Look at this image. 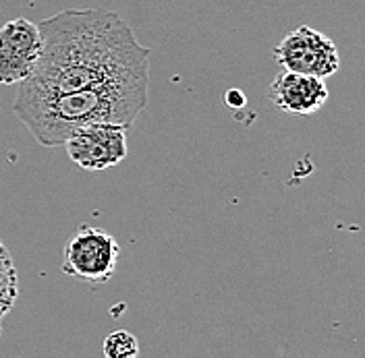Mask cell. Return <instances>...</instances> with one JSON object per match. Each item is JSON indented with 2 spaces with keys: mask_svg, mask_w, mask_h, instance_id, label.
<instances>
[{
  "mask_svg": "<svg viewBox=\"0 0 365 358\" xmlns=\"http://www.w3.org/2000/svg\"><path fill=\"white\" fill-rule=\"evenodd\" d=\"M268 98L278 110L305 116V114L318 112L328 102L330 93L322 77L284 70L270 83Z\"/></svg>",
  "mask_w": 365,
  "mask_h": 358,
  "instance_id": "cell-7",
  "label": "cell"
},
{
  "mask_svg": "<svg viewBox=\"0 0 365 358\" xmlns=\"http://www.w3.org/2000/svg\"><path fill=\"white\" fill-rule=\"evenodd\" d=\"M104 354L108 358H133L139 354V342L133 334L118 330L104 339Z\"/></svg>",
  "mask_w": 365,
  "mask_h": 358,
  "instance_id": "cell-9",
  "label": "cell"
},
{
  "mask_svg": "<svg viewBox=\"0 0 365 358\" xmlns=\"http://www.w3.org/2000/svg\"><path fill=\"white\" fill-rule=\"evenodd\" d=\"M120 245L102 228L81 224L63 251V271L91 286H102L114 275Z\"/></svg>",
  "mask_w": 365,
  "mask_h": 358,
  "instance_id": "cell-3",
  "label": "cell"
},
{
  "mask_svg": "<svg viewBox=\"0 0 365 358\" xmlns=\"http://www.w3.org/2000/svg\"><path fill=\"white\" fill-rule=\"evenodd\" d=\"M274 58L284 70L322 79L341 68V54L334 40L309 25H301L287 33L274 48Z\"/></svg>",
  "mask_w": 365,
  "mask_h": 358,
  "instance_id": "cell-4",
  "label": "cell"
},
{
  "mask_svg": "<svg viewBox=\"0 0 365 358\" xmlns=\"http://www.w3.org/2000/svg\"><path fill=\"white\" fill-rule=\"evenodd\" d=\"M127 131L125 125H91L83 127L63 143L71 162L79 168L100 172L120 164L127 157Z\"/></svg>",
  "mask_w": 365,
  "mask_h": 358,
  "instance_id": "cell-5",
  "label": "cell"
},
{
  "mask_svg": "<svg viewBox=\"0 0 365 358\" xmlns=\"http://www.w3.org/2000/svg\"><path fill=\"white\" fill-rule=\"evenodd\" d=\"M148 81L150 73H135L58 95H15L13 112L40 145L56 147L75 131L91 125L133 127L148 104Z\"/></svg>",
  "mask_w": 365,
  "mask_h": 358,
  "instance_id": "cell-2",
  "label": "cell"
},
{
  "mask_svg": "<svg viewBox=\"0 0 365 358\" xmlns=\"http://www.w3.org/2000/svg\"><path fill=\"white\" fill-rule=\"evenodd\" d=\"M38 27L42 54L29 79L19 83L17 95H58L125 75L150 73L152 48L139 44L129 23L114 11L67 9Z\"/></svg>",
  "mask_w": 365,
  "mask_h": 358,
  "instance_id": "cell-1",
  "label": "cell"
},
{
  "mask_svg": "<svg viewBox=\"0 0 365 358\" xmlns=\"http://www.w3.org/2000/svg\"><path fill=\"white\" fill-rule=\"evenodd\" d=\"M0 323H2V321H0ZM0 334H2V325H0Z\"/></svg>",
  "mask_w": 365,
  "mask_h": 358,
  "instance_id": "cell-11",
  "label": "cell"
},
{
  "mask_svg": "<svg viewBox=\"0 0 365 358\" xmlns=\"http://www.w3.org/2000/svg\"><path fill=\"white\" fill-rule=\"evenodd\" d=\"M227 104L230 106V108H235V110H239V108H243L245 106V95H243V91H239V90H230L227 91Z\"/></svg>",
  "mask_w": 365,
  "mask_h": 358,
  "instance_id": "cell-10",
  "label": "cell"
},
{
  "mask_svg": "<svg viewBox=\"0 0 365 358\" xmlns=\"http://www.w3.org/2000/svg\"><path fill=\"white\" fill-rule=\"evenodd\" d=\"M19 296V273L6 245L0 241V321L11 313Z\"/></svg>",
  "mask_w": 365,
  "mask_h": 358,
  "instance_id": "cell-8",
  "label": "cell"
},
{
  "mask_svg": "<svg viewBox=\"0 0 365 358\" xmlns=\"http://www.w3.org/2000/svg\"><path fill=\"white\" fill-rule=\"evenodd\" d=\"M42 33L38 23L13 19L0 27V85H19L40 60Z\"/></svg>",
  "mask_w": 365,
  "mask_h": 358,
  "instance_id": "cell-6",
  "label": "cell"
}]
</instances>
